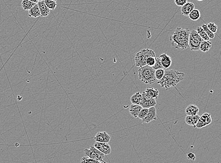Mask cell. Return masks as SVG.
Instances as JSON below:
<instances>
[{
    "instance_id": "1",
    "label": "cell",
    "mask_w": 221,
    "mask_h": 163,
    "mask_svg": "<svg viewBox=\"0 0 221 163\" xmlns=\"http://www.w3.org/2000/svg\"><path fill=\"white\" fill-rule=\"evenodd\" d=\"M190 31L188 28H177L170 36L169 40L172 46L178 49H187L189 47L188 41Z\"/></svg>"
},
{
    "instance_id": "2",
    "label": "cell",
    "mask_w": 221,
    "mask_h": 163,
    "mask_svg": "<svg viewBox=\"0 0 221 163\" xmlns=\"http://www.w3.org/2000/svg\"><path fill=\"white\" fill-rule=\"evenodd\" d=\"M185 74L174 70H165L164 76L162 79L157 81L162 88L167 89L172 87H175L176 85L184 79Z\"/></svg>"
},
{
    "instance_id": "3",
    "label": "cell",
    "mask_w": 221,
    "mask_h": 163,
    "mask_svg": "<svg viewBox=\"0 0 221 163\" xmlns=\"http://www.w3.org/2000/svg\"><path fill=\"white\" fill-rule=\"evenodd\" d=\"M138 77L141 82L144 84L153 85L157 81L155 76V70L152 67L146 66L139 67L138 70Z\"/></svg>"
},
{
    "instance_id": "4",
    "label": "cell",
    "mask_w": 221,
    "mask_h": 163,
    "mask_svg": "<svg viewBox=\"0 0 221 163\" xmlns=\"http://www.w3.org/2000/svg\"><path fill=\"white\" fill-rule=\"evenodd\" d=\"M149 57H156L154 51L150 49H144L137 52L135 58L136 66L141 67L146 66L147 59Z\"/></svg>"
},
{
    "instance_id": "5",
    "label": "cell",
    "mask_w": 221,
    "mask_h": 163,
    "mask_svg": "<svg viewBox=\"0 0 221 163\" xmlns=\"http://www.w3.org/2000/svg\"><path fill=\"white\" fill-rule=\"evenodd\" d=\"M203 41V40L201 38L199 34H197L195 30H192L190 31L188 45L192 51L199 50L200 45Z\"/></svg>"
},
{
    "instance_id": "6",
    "label": "cell",
    "mask_w": 221,
    "mask_h": 163,
    "mask_svg": "<svg viewBox=\"0 0 221 163\" xmlns=\"http://www.w3.org/2000/svg\"><path fill=\"white\" fill-rule=\"evenodd\" d=\"M85 154L90 158L95 159L104 163H108L104 161L105 155L95 148L94 146H91L89 148L84 149Z\"/></svg>"
},
{
    "instance_id": "7",
    "label": "cell",
    "mask_w": 221,
    "mask_h": 163,
    "mask_svg": "<svg viewBox=\"0 0 221 163\" xmlns=\"http://www.w3.org/2000/svg\"><path fill=\"white\" fill-rule=\"evenodd\" d=\"M212 118L210 114L208 113H204L200 116L199 120L196 125L195 127L197 128H201L205 127L207 125L211 123Z\"/></svg>"
},
{
    "instance_id": "8",
    "label": "cell",
    "mask_w": 221,
    "mask_h": 163,
    "mask_svg": "<svg viewBox=\"0 0 221 163\" xmlns=\"http://www.w3.org/2000/svg\"><path fill=\"white\" fill-rule=\"evenodd\" d=\"M143 98L139 105L142 106L143 108H149L150 107L155 106L157 104L156 100L154 99L148 98L145 95L144 92L142 93Z\"/></svg>"
},
{
    "instance_id": "9",
    "label": "cell",
    "mask_w": 221,
    "mask_h": 163,
    "mask_svg": "<svg viewBox=\"0 0 221 163\" xmlns=\"http://www.w3.org/2000/svg\"><path fill=\"white\" fill-rule=\"evenodd\" d=\"M94 139L96 142L108 144L110 142L111 136L106 132H99L94 137Z\"/></svg>"
},
{
    "instance_id": "10",
    "label": "cell",
    "mask_w": 221,
    "mask_h": 163,
    "mask_svg": "<svg viewBox=\"0 0 221 163\" xmlns=\"http://www.w3.org/2000/svg\"><path fill=\"white\" fill-rule=\"evenodd\" d=\"M94 147L99 152L105 155H109L111 153V148L110 146L107 143H98L96 142L94 144Z\"/></svg>"
},
{
    "instance_id": "11",
    "label": "cell",
    "mask_w": 221,
    "mask_h": 163,
    "mask_svg": "<svg viewBox=\"0 0 221 163\" xmlns=\"http://www.w3.org/2000/svg\"><path fill=\"white\" fill-rule=\"evenodd\" d=\"M157 110L155 107L148 108V112L147 115L145 118L142 119L143 123H148L153 120H157Z\"/></svg>"
},
{
    "instance_id": "12",
    "label": "cell",
    "mask_w": 221,
    "mask_h": 163,
    "mask_svg": "<svg viewBox=\"0 0 221 163\" xmlns=\"http://www.w3.org/2000/svg\"><path fill=\"white\" fill-rule=\"evenodd\" d=\"M194 9H195V4L192 2H187L181 8V14L187 17Z\"/></svg>"
},
{
    "instance_id": "13",
    "label": "cell",
    "mask_w": 221,
    "mask_h": 163,
    "mask_svg": "<svg viewBox=\"0 0 221 163\" xmlns=\"http://www.w3.org/2000/svg\"><path fill=\"white\" fill-rule=\"evenodd\" d=\"M37 4L39 9L41 17H47L50 13V10L45 5L44 1H38Z\"/></svg>"
},
{
    "instance_id": "14",
    "label": "cell",
    "mask_w": 221,
    "mask_h": 163,
    "mask_svg": "<svg viewBox=\"0 0 221 163\" xmlns=\"http://www.w3.org/2000/svg\"><path fill=\"white\" fill-rule=\"evenodd\" d=\"M144 93L148 98L154 99L158 98L159 94L158 89L154 88L152 87L147 88Z\"/></svg>"
},
{
    "instance_id": "15",
    "label": "cell",
    "mask_w": 221,
    "mask_h": 163,
    "mask_svg": "<svg viewBox=\"0 0 221 163\" xmlns=\"http://www.w3.org/2000/svg\"><path fill=\"white\" fill-rule=\"evenodd\" d=\"M160 59L161 64L164 68L167 69L170 67L172 65V59L170 56L167 55L166 53H163L160 55Z\"/></svg>"
},
{
    "instance_id": "16",
    "label": "cell",
    "mask_w": 221,
    "mask_h": 163,
    "mask_svg": "<svg viewBox=\"0 0 221 163\" xmlns=\"http://www.w3.org/2000/svg\"><path fill=\"white\" fill-rule=\"evenodd\" d=\"M199 110L200 109L197 106L192 104L186 108L185 114L187 116L196 115L199 113Z\"/></svg>"
},
{
    "instance_id": "17",
    "label": "cell",
    "mask_w": 221,
    "mask_h": 163,
    "mask_svg": "<svg viewBox=\"0 0 221 163\" xmlns=\"http://www.w3.org/2000/svg\"><path fill=\"white\" fill-rule=\"evenodd\" d=\"M200 118V116L198 114L195 116H186L185 121L187 125L192 126L195 127Z\"/></svg>"
},
{
    "instance_id": "18",
    "label": "cell",
    "mask_w": 221,
    "mask_h": 163,
    "mask_svg": "<svg viewBox=\"0 0 221 163\" xmlns=\"http://www.w3.org/2000/svg\"><path fill=\"white\" fill-rule=\"evenodd\" d=\"M142 109L143 108L139 105L132 104L129 108V111L131 116L135 118H137L139 111H141Z\"/></svg>"
},
{
    "instance_id": "19",
    "label": "cell",
    "mask_w": 221,
    "mask_h": 163,
    "mask_svg": "<svg viewBox=\"0 0 221 163\" xmlns=\"http://www.w3.org/2000/svg\"><path fill=\"white\" fill-rule=\"evenodd\" d=\"M143 98L142 93L139 92H136L130 98V101L132 104L139 105Z\"/></svg>"
},
{
    "instance_id": "20",
    "label": "cell",
    "mask_w": 221,
    "mask_h": 163,
    "mask_svg": "<svg viewBox=\"0 0 221 163\" xmlns=\"http://www.w3.org/2000/svg\"><path fill=\"white\" fill-rule=\"evenodd\" d=\"M29 16L33 18H37L40 17L41 14L39 9L38 4H36L34 7L29 11Z\"/></svg>"
},
{
    "instance_id": "21",
    "label": "cell",
    "mask_w": 221,
    "mask_h": 163,
    "mask_svg": "<svg viewBox=\"0 0 221 163\" xmlns=\"http://www.w3.org/2000/svg\"><path fill=\"white\" fill-rule=\"evenodd\" d=\"M212 44L210 41H203L200 45V50L203 53L208 52L211 48Z\"/></svg>"
},
{
    "instance_id": "22",
    "label": "cell",
    "mask_w": 221,
    "mask_h": 163,
    "mask_svg": "<svg viewBox=\"0 0 221 163\" xmlns=\"http://www.w3.org/2000/svg\"><path fill=\"white\" fill-rule=\"evenodd\" d=\"M36 3L32 2L31 1L28 0H23L22 2L21 5L24 11H29L33 7H34L36 5Z\"/></svg>"
},
{
    "instance_id": "23",
    "label": "cell",
    "mask_w": 221,
    "mask_h": 163,
    "mask_svg": "<svg viewBox=\"0 0 221 163\" xmlns=\"http://www.w3.org/2000/svg\"><path fill=\"white\" fill-rule=\"evenodd\" d=\"M188 16L192 20L197 21L201 17V12L199 10L194 9Z\"/></svg>"
},
{
    "instance_id": "24",
    "label": "cell",
    "mask_w": 221,
    "mask_h": 163,
    "mask_svg": "<svg viewBox=\"0 0 221 163\" xmlns=\"http://www.w3.org/2000/svg\"><path fill=\"white\" fill-rule=\"evenodd\" d=\"M196 31L203 40L205 41H209L210 39L205 32L204 31L202 28L201 27H198Z\"/></svg>"
},
{
    "instance_id": "25",
    "label": "cell",
    "mask_w": 221,
    "mask_h": 163,
    "mask_svg": "<svg viewBox=\"0 0 221 163\" xmlns=\"http://www.w3.org/2000/svg\"><path fill=\"white\" fill-rule=\"evenodd\" d=\"M45 5L50 10L54 11L57 6V3L56 1L54 0H45Z\"/></svg>"
},
{
    "instance_id": "26",
    "label": "cell",
    "mask_w": 221,
    "mask_h": 163,
    "mask_svg": "<svg viewBox=\"0 0 221 163\" xmlns=\"http://www.w3.org/2000/svg\"><path fill=\"white\" fill-rule=\"evenodd\" d=\"M202 28L203 29L205 33H206L207 36H208V38H209V39H213L214 38V34L213 32H212L210 31L208 29V28H207V26L206 24H202L201 26Z\"/></svg>"
},
{
    "instance_id": "27",
    "label": "cell",
    "mask_w": 221,
    "mask_h": 163,
    "mask_svg": "<svg viewBox=\"0 0 221 163\" xmlns=\"http://www.w3.org/2000/svg\"><path fill=\"white\" fill-rule=\"evenodd\" d=\"M81 163H104L100 161H97V160H95V159H92V158H90L88 157L87 156L83 157L81 158Z\"/></svg>"
},
{
    "instance_id": "28",
    "label": "cell",
    "mask_w": 221,
    "mask_h": 163,
    "mask_svg": "<svg viewBox=\"0 0 221 163\" xmlns=\"http://www.w3.org/2000/svg\"><path fill=\"white\" fill-rule=\"evenodd\" d=\"M165 73V69H158L155 71V76L157 80H160L163 77Z\"/></svg>"
},
{
    "instance_id": "29",
    "label": "cell",
    "mask_w": 221,
    "mask_h": 163,
    "mask_svg": "<svg viewBox=\"0 0 221 163\" xmlns=\"http://www.w3.org/2000/svg\"><path fill=\"white\" fill-rule=\"evenodd\" d=\"M152 68L155 71L158 69H164L161 64L160 58L155 57V62L154 65L152 67Z\"/></svg>"
},
{
    "instance_id": "30",
    "label": "cell",
    "mask_w": 221,
    "mask_h": 163,
    "mask_svg": "<svg viewBox=\"0 0 221 163\" xmlns=\"http://www.w3.org/2000/svg\"><path fill=\"white\" fill-rule=\"evenodd\" d=\"M206 26H207L208 29L213 33H215L217 32V29H218V27H217V25L214 23H209L206 24Z\"/></svg>"
},
{
    "instance_id": "31",
    "label": "cell",
    "mask_w": 221,
    "mask_h": 163,
    "mask_svg": "<svg viewBox=\"0 0 221 163\" xmlns=\"http://www.w3.org/2000/svg\"><path fill=\"white\" fill-rule=\"evenodd\" d=\"M148 108H143L141 109V111H139V114L138 118L139 119H143L144 118L146 117L148 113Z\"/></svg>"
},
{
    "instance_id": "32",
    "label": "cell",
    "mask_w": 221,
    "mask_h": 163,
    "mask_svg": "<svg viewBox=\"0 0 221 163\" xmlns=\"http://www.w3.org/2000/svg\"><path fill=\"white\" fill-rule=\"evenodd\" d=\"M155 62V58L149 57L147 59L146 65L149 67H152Z\"/></svg>"
},
{
    "instance_id": "33",
    "label": "cell",
    "mask_w": 221,
    "mask_h": 163,
    "mask_svg": "<svg viewBox=\"0 0 221 163\" xmlns=\"http://www.w3.org/2000/svg\"><path fill=\"white\" fill-rule=\"evenodd\" d=\"M187 2H188L187 0H175V4L179 7H182Z\"/></svg>"
},
{
    "instance_id": "34",
    "label": "cell",
    "mask_w": 221,
    "mask_h": 163,
    "mask_svg": "<svg viewBox=\"0 0 221 163\" xmlns=\"http://www.w3.org/2000/svg\"><path fill=\"white\" fill-rule=\"evenodd\" d=\"M186 156H187V158L188 159L193 161H194L196 160V158L195 154L194 153L191 152L187 153Z\"/></svg>"
}]
</instances>
